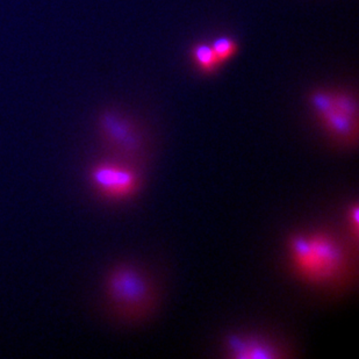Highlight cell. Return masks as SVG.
Here are the masks:
<instances>
[{"instance_id":"obj_6","label":"cell","mask_w":359,"mask_h":359,"mask_svg":"<svg viewBox=\"0 0 359 359\" xmlns=\"http://www.w3.org/2000/svg\"><path fill=\"white\" fill-rule=\"evenodd\" d=\"M228 357L235 359H275L281 357L278 348L254 335L231 334L224 341Z\"/></svg>"},{"instance_id":"obj_2","label":"cell","mask_w":359,"mask_h":359,"mask_svg":"<svg viewBox=\"0 0 359 359\" xmlns=\"http://www.w3.org/2000/svg\"><path fill=\"white\" fill-rule=\"evenodd\" d=\"M104 294L109 307L118 316L133 318L146 312L153 302V285L139 268L119 264L106 275Z\"/></svg>"},{"instance_id":"obj_4","label":"cell","mask_w":359,"mask_h":359,"mask_svg":"<svg viewBox=\"0 0 359 359\" xmlns=\"http://www.w3.org/2000/svg\"><path fill=\"white\" fill-rule=\"evenodd\" d=\"M88 180L95 194L109 203H125L141 187V175L132 161L116 156L92 163Z\"/></svg>"},{"instance_id":"obj_1","label":"cell","mask_w":359,"mask_h":359,"mask_svg":"<svg viewBox=\"0 0 359 359\" xmlns=\"http://www.w3.org/2000/svg\"><path fill=\"white\" fill-rule=\"evenodd\" d=\"M286 254L292 273L312 286H325L339 280L348 263L346 249L328 231L292 235L286 243Z\"/></svg>"},{"instance_id":"obj_8","label":"cell","mask_w":359,"mask_h":359,"mask_svg":"<svg viewBox=\"0 0 359 359\" xmlns=\"http://www.w3.org/2000/svg\"><path fill=\"white\" fill-rule=\"evenodd\" d=\"M210 47L217 55V60L220 61L221 65L227 63L238 54V43L234 39L227 35H220L214 39L210 43Z\"/></svg>"},{"instance_id":"obj_9","label":"cell","mask_w":359,"mask_h":359,"mask_svg":"<svg viewBox=\"0 0 359 359\" xmlns=\"http://www.w3.org/2000/svg\"><path fill=\"white\" fill-rule=\"evenodd\" d=\"M348 221H349L350 229L353 231L357 236V233H358V206L357 205L350 207L349 213H348Z\"/></svg>"},{"instance_id":"obj_7","label":"cell","mask_w":359,"mask_h":359,"mask_svg":"<svg viewBox=\"0 0 359 359\" xmlns=\"http://www.w3.org/2000/svg\"><path fill=\"white\" fill-rule=\"evenodd\" d=\"M190 56L194 65L203 75H214L222 67L210 43L207 42L194 44V47L191 48Z\"/></svg>"},{"instance_id":"obj_3","label":"cell","mask_w":359,"mask_h":359,"mask_svg":"<svg viewBox=\"0 0 359 359\" xmlns=\"http://www.w3.org/2000/svg\"><path fill=\"white\" fill-rule=\"evenodd\" d=\"M309 106L325 132L339 142L356 143L358 135V105L348 92L314 90Z\"/></svg>"},{"instance_id":"obj_5","label":"cell","mask_w":359,"mask_h":359,"mask_svg":"<svg viewBox=\"0 0 359 359\" xmlns=\"http://www.w3.org/2000/svg\"><path fill=\"white\" fill-rule=\"evenodd\" d=\"M99 135L116 157L133 161L143 148V137L135 121L116 109H102L97 118Z\"/></svg>"}]
</instances>
